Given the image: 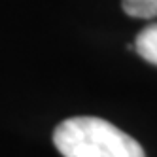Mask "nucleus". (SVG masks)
<instances>
[{
  "mask_svg": "<svg viewBox=\"0 0 157 157\" xmlns=\"http://www.w3.org/2000/svg\"><path fill=\"white\" fill-rule=\"evenodd\" d=\"M132 49L144 61H148V63L157 66V23H151L138 32Z\"/></svg>",
  "mask_w": 157,
  "mask_h": 157,
  "instance_id": "nucleus-2",
  "label": "nucleus"
},
{
  "mask_svg": "<svg viewBox=\"0 0 157 157\" xmlns=\"http://www.w3.org/2000/svg\"><path fill=\"white\" fill-rule=\"evenodd\" d=\"M123 12L136 19L157 17V0H123Z\"/></svg>",
  "mask_w": 157,
  "mask_h": 157,
  "instance_id": "nucleus-3",
  "label": "nucleus"
},
{
  "mask_svg": "<svg viewBox=\"0 0 157 157\" xmlns=\"http://www.w3.org/2000/svg\"><path fill=\"white\" fill-rule=\"evenodd\" d=\"M53 144L64 157H146L142 146L110 121L82 116L59 123Z\"/></svg>",
  "mask_w": 157,
  "mask_h": 157,
  "instance_id": "nucleus-1",
  "label": "nucleus"
}]
</instances>
